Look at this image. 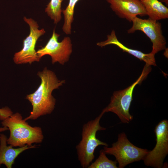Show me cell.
Returning <instances> with one entry per match:
<instances>
[{"instance_id": "obj_9", "label": "cell", "mask_w": 168, "mask_h": 168, "mask_svg": "<svg viewBox=\"0 0 168 168\" xmlns=\"http://www.w3.org/2000/svg\"><path fill=\"white\" fill-rule=\"evenodd\" d=\"M59 36L54 29L51 37L45 46L36 51L40 59L48 55L51 58L53 64L58 62L63 65L68 61L72 51L71 40L69 37H65L61 42H58Z\"/></svg>"}, {"instance_id": "obj_2", "label": "cell", "mask_w": 168, "mask_h": 168, "mask_svg": "<svg viewBox=\"0 0 168 168\" xmlns=\"http://www.w3.org/2000/svg\"><path fill=\"white\" fill-rule=\"evenodd\" d=\"M1 124L3 127H7L10 130L7 144L13 147H21L26 145L30 146L34 143H41L43 140L41 128L31 126L18 112L2 120Z\"/></svg>"}, {"instance_id": "obj_14", "label": "cell", "mask_w": 168, "mask_h": 168, "mask_svg": "<svg viewBox=\"0 0 168 168\" xmlns=\"http://www.w3.org/2000/svg\"><path fill=\"white\" fill-rule=\"evenodd\" d=\"M80 0H69L68 5L64 10H62L64 17L63 26V31L67 35L71 33L72 24L73 21L74 8L77 3Z\"/></svg>"}, {"instance_id": "obj_10", "label": "cell", "mask_w": 168, "mask_h": 168, "mask_svg": "<svg viewBox=\"0 0 168 168\" xmlns=\"http://www.w3.org/2000/svg\"><path fill=\"white\" fill-rule=\"evenodd\" d=\"M112 10L119 17L131 22V18L137 15H147L140 0H106Z\"/></svg>"}, {"instance_id": "obj_1", "label": "cell", "mask_w": 168, "mask_h": 168, "mask_svg": "<svg viewBox=\"0 0 168 168\" xmlns=\"http://www.w3.org/2000/svg\"><path fill=\"white\" fill-rule=\"evenodd\" d=\"M37 75L41 79L40 85L34 92L26 96L32 106L30 115L24 119L26 121L35 120L41 116L51 114L56 104V99L52 95V92L65 82V80H59L55 73L46 67L42 71L38 72Z\"/></svg>"}, {"instance_id": "obj_11", "label": "cell", "mask_w": 168, "mask_h": 168, "mask_svg": "<svg viewBox=\"0 0 168 168\" xmlns=\"http://www.w3.org/2000/svg\"><path fill=\"white\" fill-rule=\"evenodd\" d=\"M96 44L102 47L110 44H114L116 45L123 52H126L136 57L141 61L144 62L146 65L148 66H156L155 58V54L151 52L148 54H145L138 50H135L128 48L118 39L115 34V31L112 30L110 34L107 36L106 40L98 42Z\"/></svg>"}, {"instance_id": "obj_5", "label": "cell", "mask_w": 168, "mask_h": 168, "mask_svg": "<svg viewBox=\"0 0 168 168\" xmlns=\"http://www.w3.org/2000/svg\"><path fill=\"white\" fill-rule=\"evenodd\" d=\"M103 149L106 154L114 156L119 168L143 160L149 152L147 149L139 148L131 143L124 132L119 134L117 141L113 143L111 147L105 146Z\"/></svg>"}, {"instance_id": "obj_20", "label": "cell", "mask_w": 168, "mask_h": 168, "mask_svg": "<svg viewBox=\"0 0 168 168\" xmlns=\"http://www.w3.org/2000/svg\"></svg>"}, {"instance_id": "obj_18", "label": "cell", "mask_w": 168, "mask_h": 168, "mask_svg": "<svg viewBox=\"0 0 168 168\" xmlns=\"http://www.w3.org/2000/svg\"><path fill=\"white\" fill-rule=\"evenodd\" d=\"M8 130V128L7 127H3L0 128V132H4Z\"/></svg>"}, {"instance_id": "obj_3", "label": "cell", "mask_w": 168, "mask_h": 168, "mask_svg": "<svg viewBox=\"0 0 168 168\" xmlns=\"http://www.w3.org/2000/svg\"><path fill=\"white\" fill-rule=\"evenodd\" d=\"M104 114L102 112L98 116L84 124L82 127V139L76 147L78 159L82 168H88L92 162L95 157V150L98 146L108 147L107 144L96 137L97 131L106 129L100 124Z\"/></svg>"}, {"instance_id": "obj_13", "label": "cell", "mask_w": 168, "mask_h": 168, "mask_svg": "<svg viewBox=\"0 0 168 168\" xmlns=\"http://www.w3.org/2000/svg\"><path fill=\"white\" fill-rule=\"evenodd\" d=\"M149 19L157 21L168 18V8L158 0H141Z\"/></svg>"}, {"instance_id": "obj_17", "label": "cell", "mask_w": 168, "mask_h": 168, "mask_svg": "<svg viewBox=\"0 0 168 168\" xmlns=\"http://www.w3.org/2000/svg\"><path fill=\"white\" fill-rule=\"evenodd\" d=\"M12 114V111L8 107L0 109V120L2 121Z\"/></svg>"}, {"instance_id": "obj_15", "label": "cell", "mask_w": 168, "mask_h": 168, "mask_svg": "<svg viewBox=\"0 0 168 168\" xmlns=\"http://www.w3.org/2000/svg\"><path fill=\"white\" fill-rule=\"evenodd\" d=\"M63 0H50L47 5L45 11L55 24H57L62 18L61 4Z\"/></svg>"}, {"instance_id": "obj_7", "label": "cell", "mask_w": 168, "mask_h": 168, "mask_svg": "<svg viewBox=\"0 0 168 168\" xmlns=\"http://www.w3.org/2000/svg\"><path fill=\"white\" fill-rule=\"evenodd\" d=\"M156 143L154 148L149 151L143 160L145 165L156 168L163 167L165 157L168 154V121L162 120L154 130Z\"/></svg>"}, {"instance_id": "obj_8", "label": "cell", "mask_w": 168, "mask_h": 168, "mask_svg": "<svg viewBox=\"0 0 168 168\" xmlns=\"http://www.w3.org/2000/svg\"><path fill=\"white\" fill-rule=\"evenodd\" d=\"M131 21L133 22V26L128 30V33H133L138 30L144 32L152 43V53L155 54L166 49V41L163 35L161 25L160 23L149 18L142 19L137 16L133 17Z\"/></svg>"}, {"instance_id": "obj_12", "label": "cell", "mask_w": 168, "mask_h": 168, "mask_svg": "<svg viewBox=\"0 0 168 168\" xmlns=\"http://www.w3.org/2000/svg\"><path fill=\"white\" fill-rule=\"evenodd\" d=\"M7 138L4 134H0V166L4 165L7 168H11L16 158L21 153L28 149L36 147V145L24 146L14 148L10 145L7 146Z\"/></svg>"}, {"instance_id": "obj_19", "label": "cell", "mask_w": 168, "mask_h": 168, "mask_svg": "<svg viewBox=\"0 0 168 168\" xmlns=\"http://www.w3.org/2000/svg\"><path fill=\"white\" fill-rule=\"evenodd\" d=\"M161 2H163L165 3L166 5L168 6V0H160Z\"/></svg>"}, {"instance_id": "obj_16", "label": "cell", "mask_w": 168, "mask_h": 168, "mask_svg": "<svg viewBox=\"0 0 168 168\" xmlns=\"http://www.w3.org/2000/svg\"><path fill=\"white\" fill-rule=\"evenodd\" d=\"M103 149L100 151V154L95 161L90 164L88 168H118L117 162L109 159Z\"/></svg>"}, {"instance_id": "obj_6", "label": "cell", "mask_w": 168, "mask_h": 168, "mask_svg": "<svg viewBox=\"0 0 168 168\" xmlns=\"http://www.w3.org/2000/svg\"><path fill=\"white\" fill-rule=\"evenodd\" d=\"M23 20L29 26L30 33L23 40L22 49L14 55L13 61L16 64H31L35 62L40 61V59L37 54L35 47L38 39L45 33L44 28L39 29L37 22L32 18L24 16Z\"/></svg>"}, {"instance_id": "obj_4", "label": "cell", "mask_w": 168, "mask_h": 168, "mask_svg": "<svg viewBox=\"0 0 168 168\" xmlns=\"http://www.w3.org/2000/svg\"><path fill=\"white\" fill-rule=\"evenodd\" d=\"M151 70V66L145 65L140 76L135 82L124 90L114 92L110 104L102 111L104 113L110 112L115 114L122 123L128 124L131 122L133 117L129 110L134 89L147 77Z\"/></svg>"}]
</instances>
